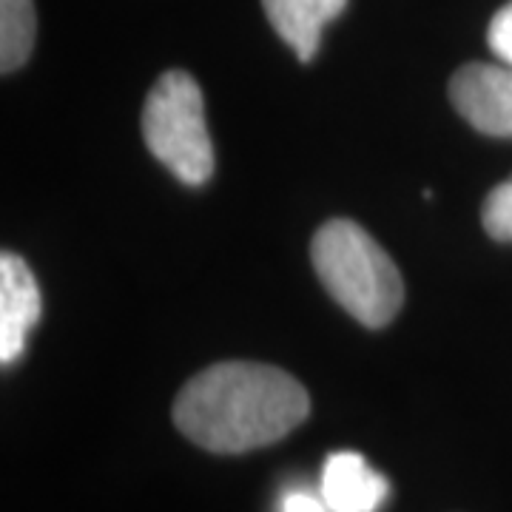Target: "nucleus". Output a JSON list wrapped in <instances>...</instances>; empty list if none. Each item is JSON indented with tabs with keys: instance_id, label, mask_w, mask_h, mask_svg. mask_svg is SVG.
I'll list each match as a JSON object with an SVG mask.
<instances>
[{
	"instance_id": "nucleus-1",
	"label": "nucleus",
	"mask_w": 512,
	"mask_h": 512,
	"mask_svg": "<svg viewBox=\"0 0 512 512\" xmlns=\"http://www.w3.org/2000/svg\"><path fill=\"white\" fill-rule=\"evenodd\" d=\"M311 413L291 373L256 362H222L197 373L174 402V424L211 453H248L285 439Z\"/></svg>"
},
{
	"instance_id": "nucleus-2",
	"label": "nucleus",
	"mask_w": 512,
	"mask_h": 512,
	"mask_svg": "<svg viewBox=\"0 0 512 512\" xmlns=\"http://www.w3.org/2000/svg\"><path fill=\"white\" fill-rule=\"evenodd\" d=\"M311 259L325 291L365 328H384L402 311V274L362 225L325 222L311 242Z\"/></svg>"
},
{
	"instance_id": "nucleus-3",
	"label": "nucleus",
	"mask_w": 512,
	"mask_h": 512,
	"mask_svg": "<svg viewBox=\"0 0 512 512\" xmlns=\"http://www.w3.org/2000/svg\"><path fill=\"white\" fill-rule=\"evenodd\" d=\"M143 140L148 151L185 185H202L214 174V143L205 126L197 80L188 72H165L146 97Z\"/></svg>"
},
{
	"instance_id": "nucleus-4",
	"label": "nucleus",
	"mask_w": 512,
	"mask_h": 512,
	"mask_svg": "<svg viewBox=\"0 0 512 512\" xmlns=\"http://www.w3.org/2000/svg\"><path fill=\"white\" fill-rule=\"evenodd\" d=\"M450 100L470 126L490 137H512V66L470 63L450 80Z\"/></svg>"
},
{
	"instance_id": "nucleus-5",
	"label": "nucleus",
	"mask_w": 512,
	"mask_h": 512,
	"mask_svg": "<svg viewBox=\"0 0 512 512\" xmlns=\"http://www.w3.org/2000/svg\"><path fill=\"white\" fill-rule=\"evenodd\" d=\"M40 319V288L26 262L12 251L0 254V362L12 365Z\"/></svg>"
},
{
	"instance_id": "nucleus-6",
	"label": "nucleus",
	"mask_w": 512,
	"mask_h": 512,
	"mask_svg": "<svg viewBox=\"0 0 512 512\" xmlns=\"http://www.w3.org/2000/svg\"><path fill=\"white\" fill-rule=\"evenodd\" d=\"M387 490V478L353 450L333 453L325 461L322 495L330 512H376L387 498Z\"/></svg>"
},
{
	"instance_id": "nucleus-7",
	"label": "nucleus",
	"mask_w": 512,
	"mask_h": 512,
	"mask_svg": "<svg viewBox=\"0 0 512 512\" xmlns=\"http://www.w3.org/2000/svg\"><path fill=\"white\" fill-rule=\"evenodd\" d=\"M348 0H262V9L302 63H311L322 29L345 12Z\"/></svg>"
},
{
	"instance_id": "nucleus-8",
	"label": "nucleus",
	"mask_w": 512,
	"mask_h": 512,
	"mask_svg": "<svg viewBox=\"0 0 512 512\" xmlns=\"http://www.w3.org/2000/svg\"><path fill=\"white\" fill-rule=\"evenodd\" d=\"M35 3L0 0V69L15 72L26 63L35 46Z\"/></svg>"
},
{
	"instance_id": "nucleus-9",
	"label": "nucleus",
	"mask_w": 512,
	"mask_h": 512,
	"mask_svg": "<svg viewBox=\"0 0 512 512\" xmlns=\"http://www.w3.org/2000/svg\"><path fill=\"white\" fill-rule=\"evenodd\" d=\"M484 231L498 242H512V177L507 183L495 185L484 200L481 211Z\"/></svg>"
},
{
	"instance_id": "nucleus-10",
	"label": "nucleus",
	"mask_w": 512,
	"mask_h": 512,
	"mask_svg": "<svg viewBox=\"0 0 512 512\" xmlns=\"http://www.w3.org/2000/svg\"><path fill=\"white\" fill-rule=\"evenodd\" d=\"M487 43L495 55L512 66V3L495 12V18L490 20V29H487Z\"/></svg>"
},
{
	"instance_id": "nucleus-11",
	"label": "nucleus",
	"mask_w": 512,
	"mask_h": 512,
	"mask_svg": "<svg viewBox=\"0 0 512 512\" xmlns=\"http://www.w3.org/2000/svg\"><path fill=\"white\" fill-rule=\"evenodd\" d=\"M282 512H328V504L308 493H291L282 501Z\"/></svg>"
}]
</instances>
